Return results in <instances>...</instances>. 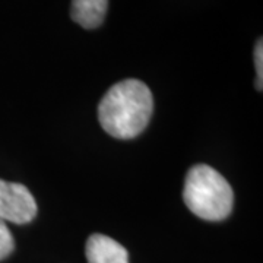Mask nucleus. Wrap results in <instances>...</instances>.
<instances>
[{"mask_svg":"<svg viewBox=\"0 0 263 263\" xmlns=\"http://www.w3.org/2000/svg\"><path fill=\"white\" fill-rule=\"evenodd\" d=\"M37 212V202L24 184L0 180V218L5 222L28 224Z\"/></svg>","mask_w":263,"mask_h":263,"instance_id":"nucleus-3","label":"nucleus"},{"mask_svg":"<svg viewBox=\"0 0 263 263\" xmlns=\"http://www.w3.org/2000/svg\"><path fill=\"white\" fill-rule=\"evenodd\" d=\"M15 249V240L10 233L8 222L0 218V260L6 259Z\"/></svg>","mask_w":263,"mask_h":263,"instance_id":"nucleus-6","label":"nucleus"},{"mask_svg":"<svg viewBox=\"0 0 263 263\" xmlns=\"http://www.w3.org/2000/svg\"><path fill=\"white\" fill-rule=\"evenodd\" d=\"M254 66H256V89L262 91L263 88V46L262 40L257 41L256 47H254Z\"/></svg>","mask_w":263,"mask_h":263,"instance_id":"nucleus-7","label":"nucleus"},{"mask_svg":"<svg viewBox=\"0 0 263 263\" xmlns=\"http://www.w3.org/2000/svg\"><path fill=\"white\" fill-rule=\"evenodd\" d=\"M154 113L151 89L138 79L114 84L98 105L101 127L117 139H133L148 126Z\"/></svg>","mask_w":263,"mask_h":263,"instance_id":"nucleus-1","label":"nucleus"},{"mask_svg":"<svg viewBox=\"0 0 263 263\" xmlns=\"http://www.w3.org/2000/svg\"><path fill=\"white\" fill-rule=\"evenodd\" d=\"M108 0H72L70 16L82 28L94 29L103 24Z\"/></svg>","mask_w":263,"mask_h":263,"instance_id":"nucleus-5","label":"nucleus"},{"mask_svg":"<svg viewBox=\"0 0 263 263\" xmlns=\"http://www.w3.org/2000/svg\"><path fill=\"white\" fill-rule=\"evenodd\" d=\"M88 263H129V253L120 243L104 234H92L85 247Z\"/></svg>","mask_w":263,"mask_h":263,"instance_id":"nucleus-4","label":"nucleus"},{"mask_svg":"<svg viewBox=\"0 0 263 263\" xmlns=\"http://www.w3.org/2000/svg\"><path fill=\"white\" fill-rule=\"evenodd\" d=\"M183 199L195 215L205 221H222L231 214L234 192L216 170L206 164H196L184 180Z\"/></svg>","mask_w":263,"mask_h":263,"instance_id":"nucleus-2","label":"nucleus"}]
</instances>
